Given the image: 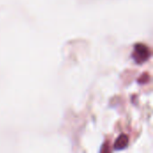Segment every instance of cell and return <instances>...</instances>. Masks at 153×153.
<instances>
[{
    "instance_id": "obj_1",
    "label": "cell",
    "mask_w": 153,
    "mask_h": 153,
    "mask_svg": "<svg viewBox=\"0 0 153 153\" xmlns=\"http://www.w3.org/2000/svg\"><path fill=\"white\" fill-rule=\"evenodd\" d=\"M151 56L150 48L144 44H136L134 48V52L132 54V57L137 64H143L146 62Z\"/></svg>"
},
{
    "instance_id": "obj_2",
    "label": "cell",
    "mask_w": 153,
    "mask_h": 153,
    "mask_svg": "<svg viewBox=\"0 0 153 153\" xmlns=\"http://www.w3.org/2000/svg\"><path fill=\"white\" fill-rule=\"evenodd\" d=\"M128 143H129V140H128L127 135H126V134H121V135L117 139V141L115 142L114 150H115V151H123V150H125V149L127 147Z\"/></svg>"
}]
</instances>
